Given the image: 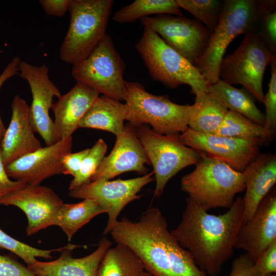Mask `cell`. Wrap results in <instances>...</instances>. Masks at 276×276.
Segmentation results:
<instances>
[{"instance_id": "1", "label": "cell", "mask_w": 276, "mask_h": 276, "mask_svg": "<svg viewBox=\"0 0 276 276\" xmlns=\"http://www.w3.org/2000/svg\"><path fill=\"white\" fill-rule=\"evenodd\" d=\"M207 212L187 198L181 221L170 232L200 269L216 276L233 254L236 236L243 222L242 198L238 197L222 215Z\"/></svg>"}, {"instance_id": "2", "label": "cell", "mask_w": 276, "mask_h": 276, "mask_svg": "<svg viewBox=\"0 0 276 276\" xmlns=\"http://www.w3.org/2000/svg\"><path fill=\"white\" fill-rule=\"evenodd\" d=\"M275 0H225L219 23L195 66L208 86L219 79L220 63L231 42L257 29L260 16L275 11Z\"/></svg>"}, {"instance_id": "3", "label": "cell", "mask_w": 276, "mask_h": 276, "mask_svg": "<svg viewBox=\"0 0 276 276\" xmlns=\"http://www.w3.org/2000/svg\"><path fill=\"white\" fill-rule=\"evenodd\" d=\"M194 170L181 179V190L206 211L229 209L236 194L245 190L244 174L225 163L200 153Z\"/></svg>"}, {"instance_id": "4", "label": "cell", "mask_w": 276, "mask_h": 276, "mask_svg": "<svg viewBox=\"0 0 276 276\" xmlns=\"http://www.w3.org/2000/svg\"><path fill=\"white\" fill-rule=\"evenodd\" d=\"M112 0H71L70 23L60 49L63 61L74 65L88 57L106 35Z\"/></svg>"}, {"instance_id": "5", "label": "cell", "mask_w": 276, "mask_h": 276, "mask_svg": "<svg viewBox=\"0 0 276 276\" xmlns=\"http://www.w3.org/2000/svg\"><path fill=\"white\" fill-rule=\"evenodd\" d=\"M135 48L154 80L169 88L188 85L195 97L208 93V85L197 67L150 28L144 27Z\"/></svg>"}, {"instance_id": "6", "label": "cell", "mask_w": 276, "mask_h": 276, "mask_svg": "<svg viewBox=\"0 0 276 276\" xmlns=\"http://www.w3.org/2000/svg\"><path fill=\"white\" fill-rule=\"evenodd\" d=\"M126 120L137 127L149 125L160 134H180L188 127L191 105L172 102L167 95H155L147 91L137 82L126 81Z\"/></svg>"}, {"instance_id": "7", "label": "cell", "mask_w": 276, "mask_h": 276, "mask_svg": "<svg viewBox=\"0 0 276 276\" xmlns=\"http://www.w3.org/2000/svg\"><path fill=\"white\" fill-rule=\"evenodd\" d=\"M276 60L266 47L257 29L245 34L238 48L223 58L219 79L231 85L239 84L263 103V79L266 67Z\"/></svg>"}, {"instance_id": "8", "label": "cell", "mask_w": 276, "mask_h": 276, "mask_svg": "<svg viewBox=\"0 0 276 276\" xmlns=\"http://www.w3.org/2000/svg\"><path fill=\"white\" fill-rule=\"evenodd\" d=\"M125 68L124 61L106 34L88 57L73 65L72 76L77 82L89 86L99 94L121 101L125 100L127 94Z\"/></svg>"}, {"instance_id": "9", "label": "cell", "mask_w": 276, "mask_h": 276, "mask_svg": "<svg viewBox=\"0 0 276 276\" xmlns=\"http://www.w3.org/2000/svg\"><path fill=\"white\" fill-rule=\"evenodd\" d=\"M136 134L153 166L156 181L154 196L159 197L168 181L178 172L196 165L200 153L186 146L178 134H160L147 125L136 127Z\"/></svg>"}, {"instance_id": "10", "label": "cell", "mask_w": 276, "mask_h": 276, "mask_svg": "<svg viewBox=\"0 0 276 276\" xmlns=\"http://www.w3.org/2000/svg\"><path fill=\"white\" fill-rule=\"evenodd\" d=\"M193 65L204 52L211 32L200 21L182 15L158 14L140 19Z\"/></svg>"}, {"instance_id": "11", "label": "cell", "mask_w": 276, "mask_h": 276, "mask_svg": "<svg viewBox=\"0 0 276 276\" xmlns=\"http://www.w3.org/2000/svg\"><path fill=\"white\" fill-rule=\"evenodd\" d=\"M153 172L128 179L91 181L70 190L69 196L77 199L96 201L108 214V219L103 231L109 234L122 210L129 203L139 199L138 193L145 185L153 180Z\"/></svg>"}, {"instance_id": "12", "label": "cell", "mask_w": 276, "mask_h": 276, "mask_svg": "<svg viewBox=\"0 0 276 276\" xmlns=\"http://www.w3.org/2000/svg\"><path fill=\"white\" fill-rule=\"evenodd\" d=\"M19 71L20 77L28 82L32 96L29 110L31 125L46 146L52 145L61 138L49 113L54 97L61 96L60 91L50 79L49 69L45 64L38 66L20 61Z\"/></svg>"}, {"instance_id": "13", "label": "cell", "mask_w": 276, "mask_h": 276, "mask_svg": "<svg viewBox=\"0 0 276 276\" xmlns=\"http://www.w3.org/2000/svg\"><path fill=\"white\" fill-rule=\"evenodd\" d=\"M186 146L243 172L260 154L259 140L204 133L188 128L179 135Z\"/></svg>"}, {"instance_id": "14", "label": "cell", "mask_w": 276, "mask_h": 276, "mask_svg": "<svg viewBox=\"0 0 276 276\" xmlns=\"http://www.w3.org/2000/svg\"><path fill=\"white\" fill-rule=\"evenodd\" d=\"M63 204L52 189L40 185H26L0 198V205H14L25 213L28 220L26 232L28 236L55 225Z\"/></svg>"}, {"instance_id": "15", "label": "cell", "mask_w": 276, "mask_h": 276, "mask_svg": "<svg viewBox=\"0 0 276 276\" xmlns=\"http://www.w3.org/2000/svg\"><path fill=\"white\" fill-rule=\"evenodd\" d=\"M72 147V136L62 138L12 162L6 166V172L10 178L26 185H39L51 176L63 174L62 159Z\"/></svg>"}, {"instance_id": "16", "label": "cell", "mask_w": 276, "mask_h": 276, "mask_svg": "<svg viewBox=\"0 0 276 276\" xmlns=\"http://www.w3.org/2000/svg\"><path fill=\"white\" fill-rule=\"evenodd\" d=\"M116 136L114 147L104 157L91 181L110 180L127 172L135 171L142 175L147 174L146 165L150 163L137 137L136 127L128 123Z\"/></svg>"}, {"instance_id": "17", "label": "cell", "mask_w": 276, "mask_h": 276, "mask_svg": "<svg viewBox=\"0 0 276 276\" xmlns=\"http://www.w3.org/2000/svg\"><path fill=\"white\" fill-rule=\"evenodd\" d=\"M276 240V191L273 188L262 200L252 217L241 226L235 248L245 251L255 263Z\"/></svg>"}, {"instance_id": "18", "label": "cell", "mask_w": 276, "mask_h": 276, "mask_svg": "<svg viewBox=\"0 0 276 276\" xmlns=\"http://www.w3.org/2000/svg\"><path fill=\"white\" fill-rule=\"evenodd\" d=\"M111 245V242L104 236L94 252L83 257L75 258L72 251L80 246L68 244L63 246L57 259L50 262L37 260L27 267L35 276H96L100 263Z\"/></svg>"}, {"instance_id": "19", "label": "cell", "mask_w": 276, "mask_h": 276, "mask_svg": "<svg viewBox=\"0 0 276 276\" xmlns=\"http://www.w3.org/2000/svg\"><path fill=\"white\" fill-rule=\"evenodd\" d=\"M12 117L0 142L6 166L42 147L31 125L26 101L16 95L11 104Z\"/></svg>"}, {"instance_id": "20", "label": "cell", "mask_w": 276, "mask_h": 276, "mask_svg": "<svg viewBox=\"0 0 276 276\" xmlns=\"http://www.w3.org/2000/svg\"><path fill=\"white\" fill-rule=\"evenodd\" d=\"M99 95L89 86L77 82L53 103L54 123L61 139L72 136L79 128L80 121Z\"/></svg>"}, {"instance_id": "21", "label": "cell", "mask_w": 276, "mask_h": 276, "mask_svg": "<svg viewBox=\"0 0 276 276\" xmlns=\"http://www.w3.org/2000/svg\"><path fill=\"white\" fill-rule=\"evenodd\" d=\"M245 194L243 202V222L254 215L259 203L276 183V154H260L243 172Z\"/></svg>"}, {"instance_id": "22", "label": "cell", "mask_w": 276, "mask_h": 276, "mask_svg": "<svg viewBox=\"0 0 276 276\" xmlns=\"http://www.w3.org/2000/svg\"><path fill=\"white\" fill-rule=\"evenodd\" d=\"M126 114L125 104L99 96L80 121L79 128L102 130L117 136L124 128Z\"/></svg>"}, {"instance_id": "23", "label": "cell", "mask_w": 276, "mask_h": 276, "mask_svg": "<svg viewBox=\"0 0 276 276\" xmlns=\"http://www.w3.org/2000/svg\"><path fill=\"white\" fill-rule=\"evenodd\" d=\"M227 107L210 93L195 97L191 105L188 127L201 133L213 134L218 128L227 112Z\"/></svg>"}, {"instance_id": "24", "label": "cell", "mask_w": 276, "mask_h": 276, "mask_svg": "<svg viewBox=\"0 0 276 276\" xmlns=\"http://www.w3.org/2000/svg\"><path fill=\"white\" fill-rule=\"evenodd\" d=\"M208 91L219 98L228 110L238 112L254 123L264 126L265 115L256 106L255 99L246 88H237L219 79L208 86Z\"/></svg>"}, {"instance_id": "25", "label": "cell", "mask_w": 276, "mask_h": 276, "mask_svg": "<svg viewBox=\"0 0 276 276\" xmlns=\"http://www.w3.org/2000/svg\"><path fill=\"white\" fill-rule=\"evenodd\" d=\"M144 271L136 255L127 246L117 243L105 253L96 276H141Z\"/></svg>"}, {"instance_id": "26", "label": "cell", "mask_w": 276, "mask_h": 276, "mask_svg": "<svg viewBox=\"0 0 276 276\" xmlns=\"http://www.w3.org/2000/svg\"><path fill=\"white\" fill-rule=\"evenodd\" d=\"M104 213V209L91 199H83L76 203H64L58 212L55 225L60 227L70 241L83 225Z\"/></svg>"}, {"instance_id": "27", "label": "cell", "mask_w": 276, "mask_h": 276, "mask_svg": "<svg viewBox=\"0 0 276 276\" xmlns=\"http://www.w3.org/2000/svg\"><path fill=\"white\" fill-rule=\"evenodd\" d=\"M182 15L181 8L176 0H135L116 11L112 19L126 24L152 14Z\"/></svg>"}, {"instance_id": "28", "label": "cell", "mask_w": 276, "mask_h": 276, "mask_svg": "<svg viewBox=\"0 0 276 276\" xmlns=\"http://www.w3.org/2000/svg\"><path fill=\"white\" fill-rule=\"evenodd\" d=\"M213 134L245 140H257L259 144L264 132L263 126L254 123L238 112L228 110Z\"/></svg>"}, {"instance_id": "29", "label": "cell", "mask_w": 276, "mask_h": 276, "mask_svg": "<svg viewBox=\"0 0 276 276\" xmlns=\"http://www.w3.org/2000/svg\"><path fill=\"white\" fill-rule=\"evenodd\" d=\"M180 8L191 13L212 33L217 26L221 15L223 1L176 0Z\"/></svg>"}, {"instance_id": "30", "label": "cell", "mask_w": 276, "mask_h": 276, "mask_svg": "<svg viewBox=\"0 0 276 276\" xmlns=\"http://www.w3.org/2000/svg\"><path fill=\"white\" fill-rule=\"evenodd\" d=\"M107 149V144L102 139H99L90 148L79 171L71 181L69 191L91 181L105 157Z\"/></svg>"}, {"instance_id": "31", "label": "cell", "mask_w": 276, "mask_h": 276, "mask_svg": "<svg viewBox=\"0 0 276 276\" xmlns=\"http://www.w3.org/2000/svg\"><path fill=\"white\" fill-rule=\"evenodd\" d=\"M263 103L265 107L264 136L259 147L269 145L276 135V60L271 64V76L268 91L264 96Z\"/></svg>"}, {"instance_id": "32", "label": "cell", "mask_w": 276, "mask_h": 276, "mask_svg": "<svg viewBox=\"0 0 276 276\" xmlns=\"http://www.w3.org/2000/svg\"><path fill=\"white\" fill-rule=\"evenodd\" d=\"M62 248L63 247L48 250L38 249L13 238L0 228V249H5L15 254L28 265L34 263L37 257L51 259L53 257L52 252H60Z\"/></svg>"}, {"instance_id": "33", "label": "cell", "mask_w": 276, "mask_h": 276, "mask_svg": "<svg viewBox=\"0 0 276 276\" xmlns=\"http://www.w3.org/2000/svg\"><path fill=\"white\" fill-rule=\"evenodd\" d=\"M257 30L266 47L276 56V11L262 14Z\"/></svg>"}, {"instance_id": "34", "label": "cell", "mask_w": 276, "mask_h": 276, "mask_svg": "<svg viewBox=\"0 0 276 276\" xmlns=\"http://www.w3.org/2000/svg\"><path fill=\"white\" fill-rule=\"evenodd\" d=\"M248 255L245 253L236 258L232 263L229 276H263Z\"/></svg>"}, {"instance_id": "35", "label": "cell", "mask_w": 276, "mask_h": 276, "mask_svg": "<svg viewBox=\"0 0 276 276\" xmlns=\"http://www.w3.org/2000/svg\"><path fill=\"white\" fill-rule=\"evenodd\" d=\"M0 276H35L17 261L0 255Z\"/></svg>"}, {"instance_id": "36", "label": "cell", "mask_w": 276, "mask_h": 276, "mask_svg": "<svg viewBox=\"0 0 276 276\" xmlns=\"http://www.w3.org/2000/svg\"><path fill=\"white\" fill-rule=\"evenodd\" d=\"M255 264L264 274L276 272V240L272 241Z\"/></svg>"}, {"instance_id": "37", "label": "cell", "mask_w": 276, "mask_h": 276, "mask_svg": "<svg viewBox=\"0 0 276 276\" xmlns=\"http://www.w3.org/2000/svg\"><path fill=\"white\" fill-rule=\"evenodd\" d=\"M90 148H86L80 151L65 155L61 160L64 175H70L74 177L79 171L83 160L87 155Z\"/></svg>"}, {"instance_id": "38", "label": "cell", "mask_w": 276, "mask_h": 276, "mask_svg": "<svg viewBox=\"0 0 276 276\" xmlns=\"http://www.w3.org/2000/svg\"><path fill=\"white\" fill-rule=\"evenodd\" d=\"M26 185L20 181L10 179L8 175L0 143V198Z\"/></svg>"}, {"instance_id": "39", "label": "cell", "mask_w": 276, "mask_h": 276, "mask_svg": "<svg viewBox=\"0 0 276 276\" xmlns=\"http://www.w3.org/2000/svg\"><path fill=\"white\" fill-rule=\"evenodd\" d=\"M71 0H40L39 3L46 14L61 17L68 10Z\"/></svg>"}, {"instance_id": "40", "label": "cell", "mask_w": 276, "mask_h": 276, "mask_svg": "<svg viewBox=\"0 0 276 276\" xmlns=\"http://www.w3.org/2000/svg\"><path fill=\"white\" fill-rule=\"evenodd\" d=\"M21 60L18 56H15L6 66L0 75V89L3 84L9 78L15 75L19 71V64ZM6 128L0 116V142L3 140Z\"/></svg>"}, {"instance_id": "41", "label": "cell", "mask_w": 276, "mask_h": 276, "mask_svg": "<svg viewBox=\"0 0 276 276\" xmlns=\"http://www.w3.org/2000/svg\"><path fill=\"white\" fill-rule=\"evenodd\" d=\"M141 276H152L151 274L147 271H144Z\"/></svg>"}, {"instance_id": "42", "label": "cell", "mask_w": 276, "mask_h": 276, "mask_svg": "<svg viewBox=\"0 0 276 276\" xmlns=\"http://www.w3.org/2000/svg\"><path fill=\"white\" fill-rule=\"evenodd\" d=\"M263 276H276L275 273L273 274H264Z\"/></svg>"}]
</instances>
